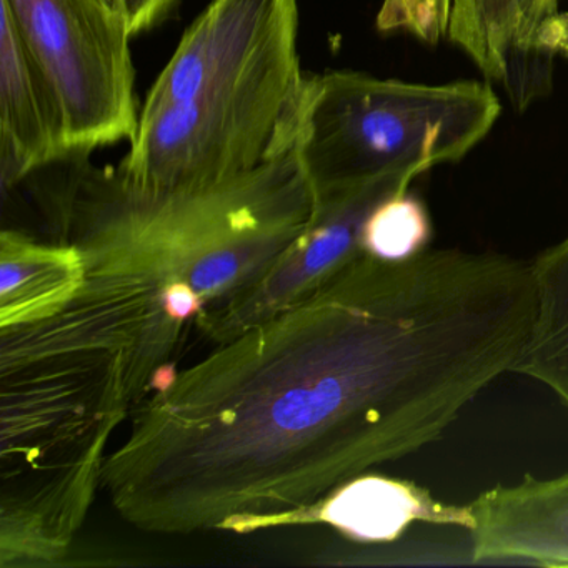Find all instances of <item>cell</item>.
Masks as SVG:
<instances>
[{"instance_id": "obj_1", "label": "cell", "mask_w": 568, "mask_h": 568, "mask_svg": "<svg viewBox=\"0 0 568 568\" xmlns=\"http://www.w3.org/2000/svg\"><path fill=\"white\" fill-rule=\"evenodd\" d=\"M535 314L534 261L457 248L361 255L139 404L102 488L148 534L272 530L440 438L515 371Z\"/></svg>"}, {"instance_id": "obj_2", "label": "cell", "mask_w": 568, "mask_h": 568, "mask_svg": "<svg viewBox=\"0 0 568 568\" xmlns=\"http://www.w3.org/2000/svg\"><path fill=\"white\" fill-rule=\"evenodd\" d=\"M64 165L42 199L52 241L75 245L88 271L122 275L145 298L128 375L134 410L181 371L201 322L257 284L297 241L314 214V191L295 138L257 168L194 191H141L118 169L89 164V154Z\"/></svg>"}, {"instance_id": "obj_3", "label": "cell", "mask_w": 568, "mask_h": 568, "mask_svg": "<svg viewBox=\"0 0 568 568\" xmlns=\"http://www.w3.org/2000/svg\"><path fill=\"white\" fill-rule=\"evenodd\" d=\"M88 274L68 307L0 328V567H59L91 510L108 445L131 417L144 302Z\"/></svg>"}, {"instance_id": "obj_4", "label": "cell", "mask_w": 568, "mask_h": 568, "mask_svg": "<svg viewBox=\"0 0 568 568\" xmlns=\"http://www.w3.org/2000/svg\"><path fill=\"white\" fill-rule=\"evenodd\" d=\"M298 0H212L139 112L122 178L152 194L257 168L297 132Z\"/></svg>"}, {"instance_id": "obj_5", "label": "cell", "mask_w": 568, "mask_h": 568, "mask_svg": "<svg viewBox=\"0 0 568 568\" xmlns=\"http://www.w3.org/2000/svg\"><path fill=\"white\" fill-rule=\"evenodd\" d=\"M501 114L490 84L427 85L362 72L305 75L297 148L314 195L460 161Z\"/></svg>"}, {"instance_id": "obj_6", "label": "cell", "mask_w": 568, "mask_h": 568, "mask_svg": "<svg viewBox=\"0 0 568 568\" xmlns=\"http://www.w3.org/2000/svg\"><path fill=\"white\" fill-rule=\"evenodd\" d=\"M61 101L69 154L134 138L135 71L124 14L109 0H0Z\"/></svg>"}, {"instance_id": "obj_7", "label": "cell", "mask_w": 568, "mask_h": 568, "mask_svg": "<svg viewBox=\"0 0 568 568\" xmlns=\"http://www.w3.org/2000/svg\"><path fill=\"white\" fill-rule=\"evenodd\" d=\"M412 181L408 175H392L315 195L314 214L297 241L257 284L211 312L199 325L197 337L215 347L314 297L365 254L362 234L372 211L385 199L408 191Z\"/></svg>"}, {"instance_id": "obj_8", "label": "cell", "mask_w": 568, "mask_h": 568, "mask_svg": "<svg viewBox=\"0 0 568 568\" xmlns=\"http://www.w3.org/2000/svg\"><path fill=\"white\" fill-rule=\"evenodd\" d=\"M2 6V4H0ZM71 158L54 85L8 8L0 14V165L8 191Z\"/></svg>"}, {"instance_id": "obj_9", "label": "cell", "mask_w": 568, "mask_h": 568, "mask_svg": "<svg viewBox=\"0 0 568 568\" xmlns=\"http://www.w3.org/2000/svg\"><path fill=\"white\" fill-rule=\"evenodd\" d=\"M471 557L568 565V474L550 480L525 475L517 485H498L465 505Z\"/></svg>"}, {"instance_id": "obj_10", "label": "cell", "mask_w": 568, "mask_h": 568, "mask_svg": "<svg viewBox=\"0 0 568 568\" xmlns=\"http://www.w3.org/2000/svg\"><path fill=\"white\" fill-rule=\"evenodd\" d=\"M415 521L467 528V507L442 504L414 481L365 471L278 518L274 528L325 525L357 544H390Z\"/></svg>"}, {"instance_id": "obj_11", "label": "cell", "mask_w": 568, "mask_h": 568, "mask_svg": "<svg viewBox=\"0 0 568 568\" xmlns=\"http://www.w3.org/2000/svg\"><path fill=\"white\" fill-rule=\"evenodd\" d=\"M88 281L84 255L68 242L0 232V328L44 321L68 307Z\"/></svg>"}, {"instance_id": "obj_12", "label": "cell", "mask_w": 568, "mask_h": 568, "mask_svg": "<svg viewBox=\"0 0 568 568\" xmlns=\"http://www.w3.org/2000/svg\"><path fill=\"white\" fill-rule=\"evenodd\" d=\"M558 0H454L447 39L491 81H508L537 41Z\"/></svg>"}, {"instance_id": "obj_13", "label": "cell", "mask_w": 568, "mask_h": 568, "mask_svg": "<svg viewBox=\"0 0 568 568\" xmlns=\"http://www.w3.org/2000/svg\"><path fill=\"white\" fill-rule=\"evenodd\" d=\"M537 314L515 374L547 385L568 408V237L534 261Z\"/></svg>"}, {"instance_id": "obj_14", "label": "cell", "mask_w": 568, "mask_h": 568, "mask_svg": "<svg viewBox=\"0 0 568 568\" xmlns=\"http://www.w3.org/2000/svg\"><path fill=\"white\" fill-rule=\"evenodd\" d=\"M432 221L420 199L408 191L377 205L365 222L362 248L381 261H407L427 251Z\"/></svg>"}, {"instance_id": "obj_15", "label": "cell", "mask_w": 568, "mask_h": 568, "mask_svg": "<svg viewBox=\"0 0 568 568\" xmlns=\"http://www.w3.org/2000/svg\"><path fill=\"white\" fill-rule=\"evenodd\" d=\"M454 0H384L377 29L384 34L408 32L425 44L447 38Z\"/></svg>"}, {"instance_id": "obj_16", "label": "cell", "mask_w": 568, "mask_h": 568, "mask_svg": "<svg viewBox=\"0 0 568 568\" xmlns=\"http://www.w3.org/2000/svg\"><path fill=\"white\" fill-rule=\"evenodd\" d=\"M179 0H121V11L132 36L155 28L171 14Z\"/></svg>"}, {"instance_id": "obj_17", "label": "cell", "mask_w": 568, "mask_h": 568, "mask_svg": "<svg viewBox=\"0 0 568 568\" xmlns=\"http://www.w3.org/2000/svg\"><path fill=\"white\" fill-rule=\"evenodd\" d=\"M537 54L568 58V12H558L545 22L538 36Z\"/></svg>"}, {"instance_id": "obj_18", "label": "cell", "mask_w": 568, "mask_h": 568, "mask_svg": "<svg viewBox=\"0 0 568 568\" xmlns=\"http://www.w3.org/2000/svg\"><path fill=\"white\" fill-rule=\"evenodd\" d=\"M109 2H111L112 6H115V8H118L119 11H121V0H109Z\"/></svg>"}]
</instances>
